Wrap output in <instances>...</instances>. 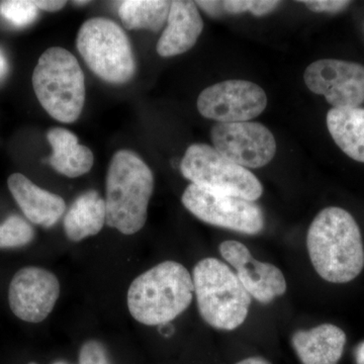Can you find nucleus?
<instances>
[{
	"label": "nucleus",
	"mask_w": 364,
	"mask_h": 364,
	"mask_svg": "<svg viewBox=\"0 0 364 364\" xmlns=\"http://www.w3.org/2000/svg\"><path fill=\"white\" fill-rule=\"evenodd\" d=\"M184 208L200 221L247 235L259 234L264 215L254 202L189 184L181 198Z\"/></svg>",
	"instance_id": "nucleus-8"
},
{
	"label": "nucleus",
	"mask_w": 364,
	"mask_h": 364,
	"mask_svg": "<svg viewBox=\"0 0 364 364\" xmlns=\"http://www.w3.org/2000/svg\"><path fill=\"white\" fill-rule=\"evenodd\" d=\"M193 277L181 263L164 261L139 275L127 294L129 312L146 326L168 324L193 301Z\"/></svg>",
	"instance_id": "nucleus-2"
},
{
	"label": "nucleus",
	"mask_w": 364,
	"mask_h": 364,
	"mask_svg": "<svg viewBox=\"0 0 364 364\" xmlns=\"http://www.w3.org/2000/svg\"><path fill=\"white\" fill-rule=\"evenodd\" d=\"M223 6L226 14H243L251 11L253 0H228V1H223Z\"/></svg>",
	"instance_id": "nucleus-25"
},
{
	"label": "nucleus",
	"mask_w": 364,
	"mask_h": 364,
	"mask_svg": "<svg viewBox=\"0 0 364 364\" xmlns=\"http://www.w3.org/2000/svg\"><path fill=\"white\" fill-rule=\"evenodd\" d=\"M301 2L315 13L328 14L340 13L351 4V1L347 0H308Z\"/></svg>",
	"instance_id": "nucleus-24"
},
{
	"label": "nucleus",
	"mask_w": 364,
	"mask_h": 364,
	"mask_svg": "<svg viewBox=\"0 0 364 364\" xmlns=\"http://www.w3.org/2000/svg\"><path fill=\"white\" fill-rule=\"evenodd\" d=\"M154 176L147 164L130 150L112 157L107 176V225L124 235L140 231L147 221Z\"/></svg>",
	"instance_id": "nucleus-3"
},
{
	"label": "nucleus",
	"mask_w": 364,
	"mask_h": 364,
	"mask_svg": "<svg viewBox=\"0 0 364 364\" xmlns=\"http://www.w3.org/2000/svg\"><path fill=\"white\" fill-rule=\"evenodd\" d=\"M53 149L49 162L62 176L75 178L92 168L95 157L90 148L80 145L75 134L63 128L51 129L47 134Z\"/></svg>",
	"instance_id": "nucleus-17"
},
{
	"label": "nucleus",
	"mask_w": 364,
	"mask_h": 364,
	"mask_svg": "<svg viewBox=\"0 0 364 364\" xmlns=\"http://www.w3.org/2000/svg\"><path fill=\"white\" fill-rule=\"evenodd\" d=\"M33 2L38 9L46 11H58L63 9L67 4L66 1H62V0H38V1Z\"/></svg>",
	"instance_id": "nucleus-28"
},
{
	"label": "nucleus",
	"mask_w": 364,
	"mask_h": 364,
	"mask_svg": "<svg viewBox=\"0 0 364 364\" xmlns=\"http://www.w3.org/2000/svg\"><path fill=\"white\" fill-rule=\"evenodd\" d=\"M7 70H9L7 60L6 56H4V53L0 50V80L6 77Z\"/></svg>",
	"instance_id": "nucleus-29"
},
{
	"label": "nucleus",
	"mask_w": 364,
	"mask_h": 364,
	"mask_svg": "<svg viewBox=\"0 0 364 364\" xmlns=\"http://www.w3.org/2000/svg\"><path fill=\"white\" fill-rule=\"evenodd\" d=\"M236 364H270L264 358H259V356H253V358H248L239 361Z\"/></svg>",
	"instance_id": "nucleus-31"
},
{
	"label": "nucleus",
	"mask_w": 364,
	"mask_h": 364,
	"mask_svg": "<svg viewBox=\"0 0 364 364\" xmlns=\"http://www.w3.org/2000/svg\"><path fill=\"white\" fill-rule=\"evenodd\" d=\"M7 186L23 214L33 224L51 228L65 212L66 203L61 196L39 188L23 174H11Z\"/></svg>",
	"instance_id": "nucleus-15"
},
{
	"label": "nucleus",
	"mask_w": 364,
	"mask_h": 364,
	"mask_svg": "<svg viewBox=\"0 0 364 364\" xmlns=\"http://www.w3.org/2000/svg\"><path fill=\"white\" fill-rule=\"evenodd\" d=\"M170 4L164 0H126L119 6V18L128 30L158 32L167 21Z\"/></svg>",
	"instance_id": "nucleus-20"
},
{
	"label": "nucleus",
	"mask_w": 364,
	"mask_h": 364,
	"mask_svg": "<svg viewBox=\"0 0 364 364\" xmlns=\"http://www.w3.org/2000/svg\"><path fill=\"white\" fill-rule=\"evenodd\" d=\"M107 223L105 200L95 191H86L76 198L64 218L67 238L79 242L95 236Z\"/></svg>",
	"instance_id": "nucleus-18"
},
{
	"label": "nucleus",
	"mask_w": 364,
	"mask_h": 364,
	"mask_svg": "<svg viewBox=\"0 0 364 364\" xmlns=\"http://www.w3.org/2000/svg\"><path fill=\"white\" fill-rule=\"evenodd\" d=\"M198 308L205 323L218 330L240 327L249 314L251 296L226 263L208 257L193 272Z\"/></svg>",
	"instance_id": "nucleus-4"
},
{
	"label": "nucleus",
	"mask_w": 364,
	"mask_h": 364,
	"mask_svg": "<svg viewBox=\"0 0 364 364\" xmlns=\"http://www.w3.org/2000/svg\"><path fill=\"white\" fill-rule=\"evenodd\" d=\"M291 344L303 364H338L343 355L346 334L337 326L322 324L294 332Z\"/></svg>",
	"instance_id": "nucleus-16"
},
{
	"label": "nucleus",
	"mask_w": 364,
	"mask_h": 364,
	"mask_svg": "<svg viewBox=\"0 0 364 364\" xmlns=\"http://www.w3.org/2000/svg\"><path fill=\"white\" fill-rule=\"evenodd\" d=\"M219 250L223 258L234 268L246 291L256 301L267 305L286 294L287 280L282 270L272 263L256 260L241 242H222Z\"/></svg>",
	"instance_id": "nucleus-13"
},
{
	"label": "nucleus",
	"mask_w": 364,
	"mask_h": 364,
	"mask_svg": "<svg viewBox=\"0 0 364 364\" xmlns=\"http://www.w3.org/2000/svg\"><path fill=\"white\" fill-rule=\"evenodd\" d=\"M280 4V1H270V0H253V6L250 13L255 16H267L272 13Z\"/></svg>",
	"instance_id": "nucleus-26"
},
{
	"label": "nucleus",
	"mask_w": 364,
	"mask_h": 364,
	"mask_svg": "<svg viewBox=\"0 0 364 364\" xmlns=\"http://www.w3.org/2000/svg\"><path fill=\"white\" fill-rule=\"evenodd\" d=\"M196 4H198L205 13L214 16V18H218V16L226 14L225 13L224 6H223V1H196Z\"/></svg>",
	"instance_id": "nucleus-27"
},
{
	"label": "nucleus",
	"mask_w": 364,
	"mask_h": 364,
	"mask_svg": "<svg viewBox=\"0 0 364 364\" xmlns=\"http://www.w3.org/2000/svg\"><path fill=\"white\" fill-rule=\"evenodd\" d=\"M354 356H355L356 364H364V341L361 342V343L356 347Z\"/></svg>",
	"instance_id": "nucleus-30"
},
{
	"label": "nucleus",
	"mask_w": 364,
	"mask_h": 364,
	"mask_svg": "<svg viewBox=\"0 0 364 364\" xmlns=\"http://www.w3.org/2000/svg\"><path fill=\"white\" fill-rule=\"evenodd\" d=\"M60 296L56 275L37 267L21 268L11 279L9 303L11 312L28 323H41L52 313Z\"/></svg>",
	"instance_id": "nucleus-12"
},
{
	"label": "nucleus",
	"mask_w": 364,
	"mask_h": 364,
	"mask_svg": "<svg viewBox=\"0 0 364 364\" xmlns=\"http://www.w3.org/2000/svg\"><path fill=\"white\" fill-rule=\"evenodd\" d=\"M52 364H68V363H67L66 361L59 360V361H55V363H53Z\"/></svg>",
	"instance_id": "nucleus-32"
},
{
	"label": "nucleus",
	"mask_w": 364,
	"mask_h": 364,
	"mask_svg": "<svg viewBox=\"0 0 364 364\" xmlns=\"http://www.w3.org/2000/svg\"><path fill=\"white\" fill-rule=\"evenodd\" d=\"M203 23L196 2L171 1L167 26L157 43L161 57H173L189 51L203 32Z\"/></svg>",
	"instance_id": "nucleus-14"
},
{
	"label": "nucleus",
	"mask_w": 364,
	"mask_h": 364,
	"mask_svg": "<svg viewBox=\"0 0 364 364\" xmlns=\"http://www.w3.org/2000/svg\"><path fill=\"white\" fill-rule=\"evenodd\" d=\"M79 364H112L109 352L102 342L88 340L81 346L78 356Z\"/></svg>",
	"instance_id": "nucleus-23"
},
{
	"label": "nucleus",
	"mask_w": 364,
	"mask_h": 364,
	"mask_svg": "<svg viewBox=\"0 0 364 364\" xmlns=\"http://www.w3.org/2000/svg\"><path fill=\"white\" fill-rule=\"evenodd\" d=\"M328 130L347 156L364 163V109H333L328 112Z\"/></svg>",
	"instance_id": "nucleus-19"
},
{
	"label": "nucleus",
	"mask_w": 364,
	"mask_h": 364,
	"mask_svg": "<svg viewBox=\"0 0 364 364\" xmlns=\"http://www.w3.org/2000/svg\"><path fill=\"white\" fill-rule=\"evenodd\" d=\"M306 87L324 95L333 109H354L364 102V66L354 62L322 59L306 69Z\"/></svg>",
	"instance_id": "nucleus-11"
},
{
	"label": "nucleus",
	"mask_w": 364,
	"mask_h": 364,
	"mask_svg": "<svg viewBox=\"0 0 364 364\" xmlns=\"http://www.w3.org/2000/svg\"><path fill=\"white\" fill-rule=\"evenodd\" d=\"M306 248L316 272L332 284H347L364 268L360 229L351 214L338 207L321 210L308 230Z\"/></svg>",
	"instance_id": "nucleus-1"
},
{
	"label": "nucleus",
	"mask_w": 364,
	"mask_h": 364,
	"mask_svg": "<svg viewBox=\"0 0 364 364\" xmlns=\"http://www.w3.org/2000/svg\"><path fill=\"white\" fill-rule=\"evenodd\" d=\"M267 107V93L259 85L238 79L210 86L198 98L203 117L224 124L250 121Z\"/></svg>",
	"instance_id": "nucleus-9"
},
{
	"label": "nucleus",
	"mask_w": 364,
	"mask_h": 364,
	"mask_svg": "<svg viewBox=\"0 0 364 364\" xmlns=\"http://www.w3.org/2000/svg\"><path fill=\"white\" fill-rule=\"evenodd\" d=\"M41 105L61 123L75 122L85 102V79L77 59L61 47L43 53L33 73Z\"/></svg>",
	"instance_id": "nucleus-5"
},
{
	"label": "nucleus",
	"mask_w": 364,
	"mask_h": 364,
	"mask_svg": "<svg viewBox=\"0 0 364 364\" xmlns=\"http://www.w3.org/2000/svg\"><path fill=\"white\" fill-rule=\"evenodd\" d=\"M182 176L196 186L236 196L258 200L263 186L252 172L223 156L212 146L193 144L186 150L181 164Z\"/></svg>",
	"instance_id": "nucleus-7"
},
{
	"label": "nucleus",
	"mask_w": 364,
	"mask_h": 364,
	"mask_svg": "<svg viewBox=\"0 0 364 364\" xmlns=\"http://www.w3.org/2000/svg\"><path fill=\"white\" fill-rule=\"evenodd\" d=\"M210 138L218 152L244 168L265 166L277 153L274 136L259 123H218Z\"/></svg>",
	"instance_id": "nucleus-10"
},
{
	"label": "nucleus",
	"mask_w": 364,
	"mask_h": 364,
	"mask_svg": "<svg viewBox=\"0 0 364 364\" xmlns=\"http://www.w3.org/2000/svg\"><path fill=\"white\" fill-rule=\"evenodd\" d=\"M35 231L23 218L11 215L0 225V249L18 248L33 241Z\"/></svg>",
	"instance_id": "nucleus-21"
},
{
	"label": "nucleus",
	"mask_w": 364,
	"mask_h": 364,
	"mask_svg": "<svg viewBox=\"0 0 364 364\" xmlns=\"http://www.w3.org/2000/svg\"><path fill=\"white\" fill-rule=\"evenodd\" d=\"M0 16L18 28L28 26L38 16V7L28 0H7L0 2Z\"/></svg>",
	"instance_id": "nucleus-22"
},
{
	"label": "nucleus",
	"mask_w": 364,
	"mask_h": 364,
	"mask_svg": "<svg viewBox=\"0 0 364 364\" xmlns=\"http://www.w3.org/2000/svg\"><path fill=\"white\" fill-rule=\"evenodd\" d=\"M76 45L86 64L102 80L123 85L135 75L130 41L114 21L104 18L86 21L79 30Z\"/></svg>",
	"instance_id": "nucleus-6"
},
{
	"label": "nucleus",
	"mask_w": 364,
	"mask_h": 364,
	"mask_svg": "<svg viewBox=\"0 0 364 364\" xmlns=\"http://www.w3.org/2000/svg\"><path fill=\"white\" fill-rule=\"evenodd\" d=\"M28 364H37V363H30Z\"/></svg>",
	"instance_id": "nucleus-33"
}]
</instances>
